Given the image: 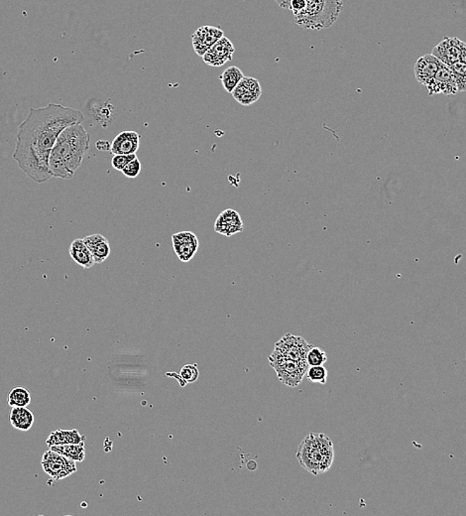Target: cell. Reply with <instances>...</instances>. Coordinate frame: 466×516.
Instances as JSON below:
<instances>
[{"label": "cell", "mask_w": 466, "mask_h": 516, "mask_svg": "<svg viewBox=\"0 0 466 516\" xmlns=\"http://www.w3.org/2000/svg\"><path fill=\"white\" fill-rule=\"evenodd\" d=\"M84 114L78 109L49 104L45 108H31L25 121L19 125L13 159L27 176L36 183L52 178L49 157L56 140L64 129L82 124Z\"/></svg>", "instance_id": "1"}, {"label": "cell", "mask_w": 466, "mask_h": 516, "mask_svg": "<svg viewBox=\"0 0 466 516\" xmlns=\"http://www.w3.org/2000/svg\"><path fill=\"white\" fill-rule=\"evenodd\" d=\"M90 135L82 124H74L59 135L49 157L52 177L72 179L90 150Z\"/></svg>", "instance_id": "2"}, {"label": "cell", "mask_w": 466, "mask_h": 516, "mask_svg": "<svg viewBox=\"0 0 466 516\" xmlns=\"http://www.w3.org/2000/svg\"><path fill=\"white\" fill-rule=\"evenodd\" d=\"M296 456L302 468L314 476L326 473L334 460L333 441L324 433H311L300 444Z\"/></svg>", "instance_id": "3"}, {"label": "cell", "mask_w": 466, "mask_h": 516, "mask_svg": "<svg viewBox=\"0 0 466 516\" xmlns=\"http://www.w3.org/2000/svg\"><path fill=\"white\" fill-rule=\"evenodd\" d=\"M343 9V0H306V7L295 23L309 30H323L333 25Z\"/></svg>", "instance_id": "4"}, {"label": "cell", "mask_w": 466, "mask_h": 516, "mask_svg": "<svg viewBox=\"0 0 466 516\" xmlns=\"http://www.w3.org/2000/svg\"><path fill=\"white\" fill-rule=\"evenodd\" d=\"M269 364L277 374L279 381L285 386L291 387H296L301 383L309 367L307 360L298 362V360L285 359L273 352L269 357Z\"/></svg>", "instance_id": "5"}, {"label": "cell", "mask_w": 466, "mask_h": 516, "mask_svg": "<svg viewBox=\"0 0 466 516\" xmlns=\"http://www.w3.org/2000/svg\"><path fill=\"white\" fill-rule=\"evenodd\" d=\"M41 465L44 472L54 481H61L77 472L75 461L51 449L44 453Z\"/></svg>", "instance_id": "6"}, {"label": "cell", "mask_w": 466, "mask_h": 516, "mask_svg": "<svg viewBox=\"0 0 466 516\" xmlns=\"http://www.w3.org/2000/svg\"><path fill=\"white\" fill-rule=\"evenodd\" d=\"M313 345L307 344L304 338L300 336L292 335V333H286L282 339L276 343L273 354L280 355L298 362L306 360L307 352L312 349Z\"/></svg>", "instance_id": "7"}, {"label": "cell", "mask_w": 466, "mask_h": 516, "mask_svg": "<svg viewBox=\"0 0 466 516\" xmlns=\"http://www.w3.org/2000/svg\"><path fill=\"white\" fill-rule=\"evenodd\" d=\"M431 54L436 56L443 64L450 67L466 57V43L456 37H446L433 49Z\"/></svg>", "instance_id": "8"}, {"label": "cell", "mask_w": 466, "mask_h": 516, "mask_svg": "<svg viewBox=\"0 0 466 516\" xmlns=\"http://www.w3.org/2000/svg\"><path fill=\"white\" fill-rule=\"evenodd\" d=\"M424 87L428 89L429 96H436L439 94L451 96L458 92L453 70L445 64L441 65L440 69L434 75L433 79Z\"/></svg>", "instance_id": "9"}, {"label": "cell", "mask_w": 466, "mask_h": 516, "mask_svg": "<svg viewBox=\"0 0 466 516\" xmlns=\"http://www.w3.org/2000/svg\"><path fill=\"white\" fill-rule=\"evenodd\" d=\"M223 36V30L219 26H202L192 35V48L197 56L202 57Z\"/></svg>", "instance_id": "10"}, {"label": "cell", "mask_w": 466, "mask_h": 516, "mask_svg": "<svg viewBox=\"0 0 466 516\" xmlns=\"http://www.w3.org/2000/svg\"><path fill=\"white\" fill-rule=\"evenodd\" d=\"M172 242L176 254L183 262H189L199 250V240L192 231L175 233L172 235Z\"/></svg>", "instance_id": "11"}, {"label": "cell", "mask_w": 466, "mask_h": 516, "mask_svg": "<svg viewBox=\"0 0 466 516\" xmlns=\"http://www.w3.org/2000/svg\"><path fill=\"white\" fill-rule=\"evenodd\" d=\"M234 52L233 44L228 37L223 36L202 56V60L211 67H221L228 61L233 60Z\"/></svg>", "instance_id": "12"}, {"label": "cell", "mask_w": 466, "mask_h": 516, "mask_svg": "<svg viewBox=\"0 0 466 516\" xmlns=\"http://www.w3.org/2000/svg\"><path fill=\"white\" fill-rule=\"evenodd\" d=\"M233 99L243 106H251L262 94L260 82L252 77H243L238 87L231 92Z\"/></svg>", "instance_id": "13"}, {"label": "cell", "mask_w": 466, "mask_h": 516, "mask_svg": "<svg viewBox=\"0 0 466 516\" xmlns=\"http://www.w3.org/2000/svg\"><path fill=\"white\" fill-rule=\"evenodd\" d=\"M243 221L238 211L228 209L223 211L219 218L216 219L214 223V231L217 233L226 235V237H233L236 233L243 231Z\"/></svg>", "instance_id": "14"}, {"label": "cell", "mask_w": 466, "mask_h": 516, "mask_svg": "<svg viewBox=\"0 0 466 516\" xmlns=\"http://www.w3.org/2000/svg\"><path fill=\"white\" fill-rule=\"evenodd\" d=\"M140 145V135L135 131H122L111 142V152L114 155L136 154Z\"/></svg>", "instance_id": "15"}, {"label": "cell", "mask_w": 466, "mask_h": 516, "mask_svg": "<svg viewBox=\"0 0 466 516\" xmlns=\"http://www.w3.org/2000/svg\"><path fill=\"white\" fill-rule=\"evenodd\" d=\"M441 64L443 63L433 54L422 56L417 61L414 68L415 77H416L417 81L419 84L426 86L433 79L434 75H436L438 70L440 69Z\"/></svg>", "instance_id": "16"}, {"label": "cell", "mask_w": 466, "mask_h": 516, "mask_svg": "<svg viewBox=\"0 0 466 516\" xmlns=\"http://www.w3.org/2000/svg\"><path fill=\"white\" fill-rule=\"evenodd\" d=\"M92 252L96 264H101L106 262L109 255H111V248L109 240L104 235L96 233V235H87L82 238Z\"/></svg>", "instance_id": "17"}, {"label": "cell", "mask_w": 466, "mask_h": 516, "mask_svg": "<svg viewBox=\"0 0 466 516\" xmlns=\"http://www.w3.org/2000/svg\"><path fill=\"white\" fill-rule=\"evenodd\" d=\"M69 252L70 258L74 260L75 264L80 265L84 269H92L96 264L92 252H90L89 247L85 245L82 238H77L70 243Z\"/></svg>", "instance_id": "18"}, {"label": "cell", "mask_w": 466, "mask_h": 516, "mask_svg": "<svg viewBox=\"0 0 466 516\" xmlns=\"http://www.w3.org/2000/svg\"><path fill=\"white\" fill-rule=\"evenodd\" d=\"M85 437L80 434L77 429H58L53 431L46 440V444L49 447L58 446V445L79 444L85 442Z\"/></svg>", "instance_id": "19"}, {"label": "cell", "mask_w": 466, "mask_h": 516, "mask_svg": "<svg viewBox=\"0 0 466 516\" xmlns=\"http://www.w3.org/2000/svg\"><path fill=\"white\" fill-rule=\"evenodd\" d=\"M9 420L16 429L29 431L34 424V414L26 407H12Z\"/></svg>", "instance_id": "20"}, {"label": "cell", "mask_w": 466, "mask_h": 516, "mask_svg": "<svg viewBox=\"0 0 466 516\" xmlns=\"http://www.w3.org/2000/svg\"><path fill=\"white\" fill-rule=\"evenodd\" d=\"M50 449L75 462H82L85 457V442L79 444L58 445L50 447Z\"/></svg>", "instance_id": "21"}, {"label": "cell", "mask_w": 466, "mask_h": 516, "mask_svg": "<svg viewBox=\"0 0 466 516\" xmlns=\"http://www.w3.org/2000/svg\"><path fill=\"white\" fill-rule=\"evenodd\" d=\"M243 73L241 72L239 68L235 67V66H231V67L224 70L223 75L219 77V79H221L223 89L231 94L234 91V89L238 87L241 80L243 79Z\"/></svg>", "instance_id": "22"}, {"label": "cell", "mask_w": 466, "mask_h": 516, "mask_svg": "<svg viewBox=\"0 0 466 516\" xmlns=\"http://www.w3.org/2000/svg\"><path fill=\"white\" fill-rule=\"evenodd\" d=\"M30 403L31 394L23 386L14 387L7 395V404L11 407H27Z\"/></svg>", "instance_id": "23"}, {"label": "cell", "mask_w": 466, "mask_h": 516, "mask_svg": "<svg viewBox=\"0 0 466 516\" xmlns=\"http://www.w3.org/2000/svg\"><path fill=\"white\" fill-rule=\"evenodd\" d=\"M450 68L453 70V75H455L458 92H466V57L458 61L455 64L451 65Z\"/></svg>", "instance_id": "24"}, {"label": "cell", "mask_w": 466, "mask_h": 516, "mask_svg": "<svg viewBox=\"0 0 466 516\" xmlns=\"http://www.w3.org/2000/svg\"><path fill=\"white\" fill-rule=\"evenodd\" d=\"M306 360L309 367L324 366V362L328 360V355L321 348L312 347L307 352Z\"/></svg>", "instance_id": "25"}, {"label": "cell", "mask_w": 466, "mask_h": 516, "mask_svg": "<svg viewBox=\"0 0 466 516\" xmlns=\"http://www.w3.org/2000/svg\"><path fill=\"white\" fill-rule=\"evenodd\" d=\"M306 376L311 382L324 384L328 379L329 371L324 366L309 367Z\"/></svg>", "instance_id": "26"}, {"label": "cell", "mask_w": 466, "mask_h": 516, "mask_svg": "<svg viewBox=\"0 0 466 516\" xmlns=\"http://www.w3.org/2000/svg\"><path fill=\"white\" fill-rule=\"evenodd\" d=\"M199 374V369L194 364H187V366L183 367L180 372V376L182 377L185 383H192V382L196 381Z\"/></svg>", "instance_id": "27"}, {"label": "cell", "mask_w": 466, "mask_h": 516, "mask_svg": "<svg viewBox=\"0 0 466 516\" xmlns=\"http://www.w3.org/2000/svg\"><path fill=\"white\" fill-rule=\"evenodd\" d=\"M135 158H137V156H136V154L114 155V156L112 157L111 159L112 168L117 170V171H122V170H123V168L125 167L129 162H131L133 161V160L135 159Z\"/></svg>", "instance_id": "28"}, {"label": "cell", "mask_w": 466, "mask_h": 516, "mask_svg": "<svg viewBox=\"0 0 466 516\" xmlns=\"http://www.w3.org/2000/svg\"><path fill=\"white\" fill-rule=\"evenodd\" d=\"M141 169H142L141 162L139 161L138 158H135L133 161L129 162L128 164L123 168V170H122L121 172L124 176L130 178V179H134V178H137L139 176Z\"/></svg>", "instance_id": "29"}, {"label": "cell", "mask_w": 466, "mask_h": 516, "mask_svg": "<svg viewBox=\"0 0 466 516\" xmlns=\"http://www.w3.org/2000/svg\"><path fill=\"white\" fill-rule=\"evenodd\" d=\"M306 7V0H291L290 1V11L295 16H300Z\"/></svg>", "instance_id": "30"}, {"label": "cell", "mask_w": 466, "mask_h": 516, "mask_svg": "<svg viewBox=\"0 0 466 516\" xmlns=\"http://www.w3.org/2000/svg\"><path fill=\"white\" fill-rule=\"evenodd\" d=\"M96 146L99 151H111V143L106 140H99L96 143Z\"/></svg>", "instance_id": "31"}, {"label": "cell", "mask_w": 466, "mask_h": 516, "mask_svg": "<svg viewBox=\"0 0 466 516\" xmlns=\"http://www.w3.org/2000/svg\"><path fill=\"white\" fill-rule=\"evenodd\" d=\"M276 4H278L283 9H290V1L291 0H274Z\"/></svg>", "instance_id": "32"}]
</instances>
